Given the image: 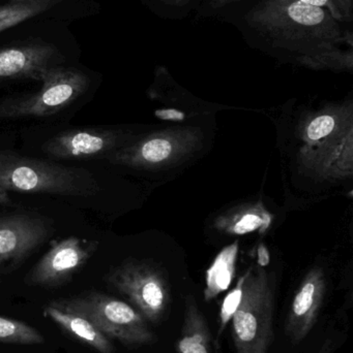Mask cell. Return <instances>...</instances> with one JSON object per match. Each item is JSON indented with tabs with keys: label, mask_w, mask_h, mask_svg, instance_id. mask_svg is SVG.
<instances>
[{
	"label": "cell",
	"mask_w": 353,
	"mask_h": 353,
	"mask_svg": "<svg viewBox=\"0 0 353 353\" xmlns=\"http://www.w3.org/2000/svg\"><path fill=\"white\" fill-rule=\"evenodd\" d=\"M128 143L131 137L117 128H78L52 137L41 150L57 159H107Z\"/></svg>",
	"instance_id": "obj_9"
},
{
	"label": "cell",
	"mask_w": 353,
	"mask_h": 353,
	"mask_svg": "<svg viewBox=\"0 0 353 353\" xmlns=\"http://www.w3.org/2000/svg\"><path fill=\"white\" fill-rule=\"evenodd\" d=\"M352 126L340 136L315 145H306L300 152L303 163L323 176L352 175Z\"/></svg>",
	"instance_id": "obj_13"
},
{
	"label": "cell",
	"mask_w": 353,
	"mask_h": 353,
	"mask_svg": "<svg viewBox=\"0 0 353 353\" xmlns=\"http://www.w3.org/2000/svg\"><path fill=\"white\" fill-rule=\"evenodd\" d=\"M352 126V114L337 109L323 111L303 122L300 134L307 145L319 144L332 140Z\"/></svg>",
	"instance_id": "obj_16"
},
{
	"label": "cell",
	"mask_w": 353,
	"mask_h": 353,
	"mask_svg": "<svg viewBox=\"0 0 353 353\" xmlns=\"http://www.w3.org/2000/svg\"><path fill=\"white\" fill-rule=\"evenodd\" d=\"M17 2H35V1H50L53 3H58V2L62 1V0H16Z\"/></svg>",
	"instance_id": "obj_29"
},
{
	"label": "cell",
	"mask_w": 353,
	"mask_h": 353,
	"mask_svg": "<svg viewBox=\"0 0 353 353\" xmlns=\"http://www.w3.org/2000/svg\"><path fill=\"white\" fill-rule=\"evenodd\" d=\"M162 1L165 2L166 4H169V6H180L188 3L190 0H162Z\"/></svg>",
	"instance_id": "obj_28"
},
{
	"label": "cell",
	"mask_w": 353,
	"mask_h": 353,
	"mask_svg": "<svg viewBox=\"0 0 353 353\" xmlns=\"http://www.w3.org/2000/svg\"><path fill=\"white\" fill-rule=\"evenodd\" d=\"M89 87L84 72L55 66L46 72L41 87L32 93L0 99V119L49 117L80 99Z\"/></svg>",
	"instance_id": "obj_5"
},
{
	"label": "cell",
	"mask_w": 353,
	"mask_h": 353,
	"mask_svg": "<svg viewBox=\"0 0 353 353\" xmlns=\"http://www.w3.org/2000/svg\"><path fill=\"white\" fill-rule=\"evenodd\" d=\"M176 350L178 353H213L207 319L192 296L186 298L184 325L176 343Z\"/></svg>",
	"instance_id": "obj_15"
},
{
	"label": "cell",
	"mask_w": 353,
	"mask_h": 353,
	"mask_svg": "<svg viewBox=\"0 0 353 353\" xmlns=\"http://www.w3.org/2000/svg\"><path fill=\"white\" fill-rule=\"evenodd\" d=\"M54 6L53 2L35 1L16 2L0 6V32L35 18Z\"/></svg>",
	"instance_id": "obj_20"
},
{
	"label": "cell",
	"mask_w": 353,
	"mask_h": 353,
	"mask_svg": "<svg viewBox=\"0 0 353 353\" xmlns=\"http://www.w3.org/2000/svg\"><path fill=\"white\" fill-rule=\"evenodd\" d=\"M200 146V136L194 128L162 130L128 143L112 153L107 161L133 169H162L188 157Z\"/></svg>",
	"instance_id": "obj_7"
},
{
	"label": "cell",
	"mask_w": 353,
	"mask_h": 353,
	"mask_svg": "<svg viewBox=\"0 0 353 353\" xmlns=\"http://www.w3.org/2000/svg\"><path fill=\"white\" fill-rule=\"evenodd\" d=\"M327 282L319 268L311 270L292 299L285 323V333L292 343L298 344L309 335L323 307Z\"/></svg>",
	"instance_id": "obj_12"
},
{
	"label": "cell",
	"mask_w": 353,
	"mask_h": 353,
	"mask_svg": "<svg viewBox=\"0 0 353 353\" xmlns=\"http://www.w3.org/2000/svg\"><path fill=\"white\" fill-rule=\"evenodd\" d=\"M274 294L263 268L245 274L242 300L232 317L236 353H267L273 342Z\"/></svg>",
	"instance_id": "obj_3"
},
{
	"label": "cell",
	"mask_w": 353,
	"mask_h": 353,
	"mask_svg": "<svg viewBox=\"0 0 353 353\" xmlns=\"http://www.w3.org/2000/svg\"><path fill=\"white\" fill-rule=\"evenodd\" d=\"M155 116L164 121L182 122L186 120V114L176 109L157 110Z\"/></svg>",
	"instance_id": "obj_24"
},
{
	"label": "cell",
	"mask_w": 353,
	"mask_h": 353,
	"mask_svg": "<svg viewBox=\"0 0 353 353\" xmlns=\"http://www.w3.org/2000/svg\"><path fill=\"white\" fill-rule=\"evenodd\" d=\"M238 1V0H209V6L213 10H218V8H225L228 4L233 3V2Z\"/></svg>",
	"instance_id": "obj_26"
},
{
	"label": "cell",
	"mask_w": 353,
	"mask_h": 353,
	"mask_svg": "<svg viewBox=\"0 0 353 353\" xmlns=\"http://www.w3.org/2000/svg\"><path fill=\"white\" fill-rule=\"evenodd\" d=\"M52 228L35 214L0 217V265H19L49 238Z\"/></svg>",
	"instance_id": "obj_10"
},
{
	"label": "cell",
	"mask_w": 353,
	"mask_h": 353,
	"mask_svg": "<svg viewBox=\"0 0 353 353\" xmlns=\"http://www.w3.org/2000/svg\"><path fill=\"white\" fill-rule=\"evenodd\" d=\"M99 247V241L76 236L57 241L33 265L25 283L47 290L66 285L86 265Z\"/></svg>",
	"instance_id": "obj_8"
},
{
	"label": "cell",
	"mask_w": 353,
	"mask_h": 353,
	"mask_svg": "<svg viewBox=\"0 0 353 353\" xmlns=\"http://www.w3.org/2000/svg\"><path fill=\"white\" fill-rule=\"evenodd\" d=\"M105 280L130 301L147 323H161L172 296L167 277L159 268L147 261L128 259L110 270Z\"/></svg>",
	"instance_id": "obj_6"
},
{
	"label": "cell",
	"mask_w": 353,
	"mask_h": 353,
	"mask_svg": "<svg viewBox=\"0 0 353 353\" xmlns=\"http://www.w3.org/2000/svg\"><path fill=\"white\" fill-rule=\"evenodd\" d=\"M44 336L35 327L22 321L0 316V343L16 345H39Z\"/></svg>",
	"instance_id": "obj_21"
},
{
	"label": "cell",
	"mask_w": 353,
	"mask_h": 353,
	"mask_svg": "<svg viewBox=\"0 0 353 353\" xmlns=\"http://www.w3.org/2000/svg\"><path fill=\"white\" fill-rule=\"evenodd\" d=\"M257 261L260 268H265L271 263V256H269V249L265 244H260L257 249Z\"/></svg>",
	"instance_id": "obj_25"
},
{
	"label": "cell",
	"mask_w": 353,
	"mask_h": 353,
	"mask_svg": "<svg viewBox=\"0 0 353 353\" xmlns=\"http://www.w3.org/2000/svg\"><path fill=\"white\" fill-rule=\"evenodd\" d=\"M44 316L53 321L64 333L99 353H114L111 340L86 317L53 301L44 308Z\"/></svg>",
	"instance_id": "obj_14"
},
{
	"label": "cell",
	"mask_w": 353,
	"mask_h": 353,
	"mask_svg": "<svg viewBox=\"0 0 353 353\" xmlns=\"http://www.w3.org/2000/svg\"><path fill=\"white\" fill-rule=\"evenodd\" d=\"M310 6L323 8L338 22H352L353 0H300Z\"/></svg>",
	"instance_id": "obj_22"
},
{
	"label": "cell",
	"mask_w": 353,
	"mask_h": 353,
	"mask_svg": "<svg viewBox=\"0 0 353 353\" xmlns=\"http://www.w3.org/2000/svg\"><path fill=\"white\" fill-rule=\"evenodd\" d=\"M10 203H12V201H10L8 192H6V190H3V189L0 187V205H10Z\"/></svg>",
	"instance_id": "obj_27"
},
{
	"label": "cell",
	"mask_w": 353,
	"mask_h": 353,
	"mask_svg": "<svg viewBox=\"0 0 353 353\" xmlns=\"http://www.w3.org/2000/svg\"><path fill=\"white\" fill-rule=\"evenodd\" d=\"M317 353H331V350H330V346H327V344H325V345L323 346V350Z\"/></svg>",
	"instance_id": "obj_30"
},
{
	"label": "cell",
	"mask_w": 353,
	"mask_h": 353,
	"mask_svg": "<svg viewBox=\"0 0 353 353\" xmlns=\"http://www.w3.org/2000/svg\"><path fill=\"white\" fill-rule=\"evenodd\" d=\"M245 274L238 279V284L233 290H230L229 294L224 299L222 304L221 311H220V327L218 332V337L221 336L225 330L226 325L229 321H231L234 313L238 310L240 306V300H242V286H244Z\"/></svg>",
	"instance_id": "obj_23"
},
{
	"label": "cell",
	"mask_w": 353,
	"mask_h": 353,
	"mask_svg": "<svg viewBox=\"0 0 353 353\" xmlns=\"http://www.w3.org/2000/svg\"><path fill=\"white\" fill-rule=\"evenodd\" d=\"M0 187L32 194L93 196L101 190L95 176L83 168L0 151Z\"/></svg>",
	"instance_id": "obj_2"
},
{
	"label": "cell",
	"mask_w": 353,
	"mask_h": 353,
	"mask_svg": "<svg viewBox=\"0 0 353 353\" xmlns=\"http://www.w3.org/2000/svg\"><path fill=\"white\" fill-rule=\"evenodd\" d=\"M238 244L234 242L230 246L225 247L218 254L207 271V288L204 290L205 300L217 298L222 292L227 290L236 275V261H238Z\"/></svg>",
	"instance_id": "obj_18"
},
{
	"label": "cell",
	"mask_w": 353,
	"mask_h": 353,
	"mask_svg": "<svg viewBox=\"0 0 353 353\" xmlns=\"http://www.w3.org/2000/svg\"><path fill=\"white\" fill-rule=\"evenodd\" d=\"M273 221V216L261 203L246 205L222 216L216 222L219 230L226 234H242L250 232H265Z\"/></svg>",
	"instance_id": "obj_17"
},
{
	"label": "cell",
	"mask_w": 353,
	"mask_h": 353,
	"mask_svg": "<svg viewBox=\"0 0 353 353\" xmlns=\"http://www.w3.org/2000/svg\"><path fill=\"white\" fill-rule=\"evenodd\" d=\"M56 302L86 317L104 335L122 345L139 347L155 341L144 316L132 305L109 294L89 290Z\"/></svg>",
	"instance_id": "obj_4"
},
{
	"label": "cell",
	"mask_w": 353,
	"mask_h": 353,
	"mask_svg": "<svg viewBox=\"0 0 353 353\" xmlns=\"http://www.w3.org/2000/svg\"><path fill=\"white\" fill-rule=\"evenodd\" d=\"M64 61L61 52L49 43L0 48V80L41 82L50 68Z\"/></svg>",
	"instance_id": "obj_11"
},
{
	"label": "cell",
	"mask_w": 353,
	"mask_h": 353,
	"mask_svg": "<svg viewBox=\"0 0 353 353\" xmlns=\"http://www.w3.org/2000/svg\"><path fill=\"white\" fill-rule=\"evenodd\" d=\"M251 28L273 47L308 53L343 41L339 22L329 12L300 0H263L246 17Z\"/></svg>",
	"instance_id": "obj_1"
},
{
	"label": "cell",
	"mask_w": 353,
	"mask_h": 353,
	"mask_svg": "<svg viewBox=\"0 0 353 353\" xmlns=\"http://www.w3.org/2000/svg\"><path fill=\"white\" fill-rule=\"evenodd\" d=\"M294 58L300 65L313 70H352V50L343 51L338 43L308 53L296 54Z\"/></svg>",
	"instance_id": "obj_19"
}]
</instances>
